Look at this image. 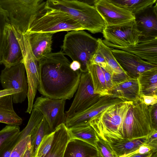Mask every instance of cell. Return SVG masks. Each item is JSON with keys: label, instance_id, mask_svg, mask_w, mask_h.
<instances>
[{"label": "cell", "instance_id": "obj_8", "mask_svg": "<svg viewBox=\"0 0 157 157\" xmlns=\"http://www.w3.org/2000/svg\"><path fill=\"white\" fill-rule=\"evenodd\" d=\"M14 31L20 46L28 84L27 95L28 106L26 112L30 114L39 83L38 61L33 53L29 42L28 35L16 29Z\"/></svg>", "mask_w": 157, "mask_h": 157}, {"label": "cell", "instance_id": "obj_11", "mask_svg": "<svg viewBox=\"0 0 157 157\" xmlns=\"http://www.w3.org/2000/svg\"><path fill=\"white\" fill-rule=\"evenodd\" d=\"M102 33L105 40L120 46L127 47L139 43L140 33L135 19L113 25H105Z\"/></svg>", "mask_w": 157, "mask_h": 157}, {"label": "cell", "instance_id": "obj_14", "mask_svg": "<svg viewBox=\"0 0 157 157\" xmlns=\"http://www.w3.org/2000/svg\"><path fill=\"white\" fill-rule=\"evenodd\" d=\"M123 102L121 99L110 94L101 95L95 103L83 112L66 120L65 124L68 128L89 124L90 121L107 108Z\"/></svg>", "mask_w": 157, "mask_h": 157}, {"label": "cell", "instance_id": "obj_33", "mask_svg": "<svg viewBox=\"0 0 157 157\" xmlns=\"http://www.w3.org/2000/svg\"><path fill=\"white\" fill-rule=\"evenodd\" d=\"M54 134V131L44 137L38 147L35 157H46L51 148Z\"/></svg>", "mask_w": 157, "mask_h": 157}, {"label": "cell", "instance_id": "obj_38", "mask_svg": "<svg viewBox=\"0 0 157 157\" xmlns=\"http://www.w3.org/2000/svg\"><path fill=\"white\" fill-rule=\"evenodd\" d=\"M91 64L97 65L103 68H105L108 65L104 57L98 50L92 58Z\"/></svg>", "mask_w": 157, "mask_h": 157}, {"label": "cell", "instance_id": "obj_6", "mask_svg": "<svg viewBox=\"0 0 157 157\" xmlns=\"http://www.w3.org/2000/svg\"><path fill=\"white\" fill-rule=\"evenodd\" d=\"M123 129L124 138L128 139L147 138L155 130L150 105L145 104L140 98L132 102L125 119Z\"/></svg>", "mask_w": 157, "mask_h": 157}, {"label": "cell", "instance_id": "obj_35", "mask_svg": "<svg viewBox=\"0 0 157 157\" xmlns=\"http://www.w3.org/2000/svg\"><path fill=\"white\" fill-rule=\"evenodd\" d=\"M30 140V136L29 135L18 141L12 149L10 157H23Z\"/></svg>", "mask_w": 157, "mask_h": 157}, {"label": "cell", "instance_id": "obj_46", "mask_svg": "<svg viewBox=\"0 0 157 157\" xmlns=\"http://www.w3.org/2000/svg\"><path fill=\"white\" fill-rule=\"evenodd\" d=\"M84 2L87 3V4L91 5L94 6L95 3L98 0H79Z\"/></svg>", "mask_w": 157, "mask_h": 157}, {"label": "cell", "instance_id": "obj_13", "mask_svg": "<svg viewBox=\"0 0 157 157\" xmlns=\"http://www.w3.org/2000/svg\"><path fill=\"white\" fill-rule=\"evenodd\" d=\"M23 62L22 54L14 31L8 23L5 29L0 56V63L9 67Z\"/></svg>", "mask_w": 157, "mask_h": 157}, {"label": "cell", "instance_id": "obj_41", "mask_svg": "<svg viewBox=\"0 0 157 157\" xmlns=\"http://www.w3.org/2000/svg\"><path fill=\"white\" fill-rule=\"evenodd\" d=\"M144 103L147 105H153L157 103V95H140V97Z\"/></svg>", "mask_w": 157, "mask_h": 157}, {"label": "cell", "instance_id": "obj_24", "mask_svg": "<svg viewBox=\"0 0 157 157\" xmlns=\"http://www.w3.org/2000/svg\"><path fill=\"white\" fill-rule=\"evenodd\" d=\"M147 137L124 139L110 143L116 157H129L145 142Z\"/></svg>", "mask_w": 157, "mask_h": 157}, {"label": "cell", "instance_id": "obj_17", "mask_svg": "<svg viewBox=\"0 0 157 157\" xmlns=\"http://www.w3.org/2000/svg\"><path fill=\"white\" fill-rule=\"evenodd\" d=\"M94 6L105 25H113L135 19L134 14L107 0H98Z\"/></svg>", "mask_w": 157, "mask_h": 157}, {"label": "cell", "instance_id": "obj_37", "mask_svg": "<svg viewBox=\"0 0 157 157\" xmlns=\"http://www.w3.org/2000/svg\"><path fill=\"white\" fill-rule=\"evenodd\" d=\"M101 68L104 74L106 83L109 92V91L112 88L114 85L113 79V72L112 68L108 65L105 68L101 67Z\"/></svg>", "mask_w": 157, "mask_h": 157}, {"label": "cell", "instance_id": "obj_10", "mask_svg": "<svg viewBox=\"0 0 157 157\" xmlns=\"http://www.w3.org/2000/svg\"><path fill=\"white\" fill-rule=\"evenodd\" d=\"M100 96L94 93L93 81L89 72L81 73L75 97L69 109L65 113L66 120L90 107L98 101Z\"/></svg>", "mask_w": 157, "mask_h": 157}, {"label": "cell", "instance_id": "obj_26", "mask_svg": "<svg viewBox=\"0 0 157 157\" xmlns=\"http://www.w3.org/2000/svg\"><path fill=\"white\" fill-rule=\"evenodd\" d=\"M68 129L71 139L81 140L97 148L98 136L95 130L89 124L71 127L68 128Z\"/></svg>", "mask_w": 157, "mask_h": 157}, {"label": "cell", "instance_id": "obj_25", "mask_svg": "<svg viewBox=\"0 0 157 157\" xmlns=\"http://www.w3.org/2000/svg\"><path fill=\"white\" fill-rule=\"evenodd\" d=\"M137 79L140 95H157V67L143 72Z\"/></svg>", "mask_w": 157, "mask_h": 157}, {"label": "cell", "instance_id": "obj_32", "mask_svg": "<svg viewBox=\"0 0 157 157\" xmlns=\"http://www.w3.org/2000/svg\"><path fill=\"white\" fill-rule=\"evenodd\" d=\"M20 132L19 125H9L0 131V157H2L13 137Z\"/></svg>", "mask_w": 157, "mask_h": 157}, {"label": "cell", "instance_id": "obj_36", "mask_svg": "<svg viewBox=\"0 0 157 157\" xmlns=\"http://www.w3.org/2000/svg\"><path fill=\"white\" fill-rule=\"evenodd\" d=\"M8 23H10L8 13L0 5V56L5 29Z\"/></svg>", "mask_w": 157, "mask_h": 157}, {"label": "cell", "instance_id": "obj_9", "mask_svg": "<svg viewBox=\"0 0 157 157\" xmlns=\"http://www.w3.org/2000/svg\"><path fill=\"white\" fill-rule=\"evenodd\" d=\"M0 81L4 89H13L18 92L12 95L13 102L21 103L25 99L28 84L23 62L10 67H5L0 75Z\"/></svg>", "mask_w": 157, "mask_h": 157}, {"label": "cell", "instance_id": "obj_16", "mask_svg": "<svg viewBox=\"0 0 157 157\" xmlns=\"http://www.w3.org/2000/svg\"><path fill=\"white\" fill-rule=\"evenodd\" d=\"M111 51L123 70L130 77L137 78L143 72L157 66L128 52L111 48Z\"/></svg>", "mask_w": 157, "mask_h": 157}, {"label": "cell", "instance_id": "obj_21", "mask_svg": "<svg viewBox=\"0 0 157 157\" xmlns=\"http://www.w3.org/2000/svg\"><path fill=\"white\" fill-rule=\"evenodd\" d=\"M54 132L52 146L46 157H63L67 144L71 139L68 128L65 124H62Z\"/></svg>", "mask_w": 157, "mask_h": 157}, {"label": "cell", "instance_id": "obj_18", "mask_svg": "<svg viewBox=\"0 0 157 157\" xmlns=\"http://www.w3.org/2000/svg\"><path fill=\"white\" fill-rule=\"evenodd\" d=\"M103 42L111 48L123 50L157 66V38L151 41L138 43L127 47L120 46L104 40Z\"/></svg>", "mask_w": 157, "mask_h": 157}, {"label": "cell", "instance_id": "obj_4", "mask_svg": "<svg viewBox=\"0 0 157 157\" xmlns=\"http://www.w3.org/2000/svg\"><path fill=\"white\" fill-rule=\"evenodd\" d=\"M98 45V39L83 30H73L65 35L61 48L65 55L79 63V70L84 73L88 71Z\"/></svg>", "mask_w": 157, "mask_h": 157}, {"label": "cell", "instance_id": "obj_22", "mask_svg": "<svg viewBox=\"0 0 157 157\" xmlns=\"http://www.w3.org/2000/svg\"><path fill=\"white\" fill-rule=\"evenodd\" d=\"M98 157L97 148L81 140L71 139L68 142L63 157Z\"/></svg>", "mask_w": 157, "mask_h": 157}, {"label": "cell", "instance_id": "obj_7", "mask_svg": "<svg viewBox=\"0 0 157 157\" xmlns=\"http://www.w3.org/2000/svg\"><path fill=\"white\" fill-rule=\"evenodd\" d=\"M40 14L26 33H49L84 30L76 20L68 13L60 10L47 9Z\"/></svg>", "mask_w": 157, "mask_h": 157}, {"label": "cell", "instance_id": "obj_27", "mask_svg": "<svg viewBox=\"0 0 157 157\" xmlns=\"http://www.w3.org/2000/svg\"><path fill=\"white\" fill-rule=\"evenodd\" d=\"M93 81L94 93L101 95L108 94L106 81L101 67L96 64H90L88 67Z\"/></svg>", "mask_w": 157, "mask_h": 157}, {"label": "cell", "instance_id": "obj_3", "mask_svg": "<svg viewBox=\"0 0 157 157\" xmlns=\"http://www.w3.org/2000/svg\"><path fill=\"white\" fill-rule=\"evenodd\" d=\"M56 9L71 16L92 33H102L105 23L94 6L79 0H47L45 10Z\"/></svg>", "mask_w": 157, "mask_h": 157}, {"label": "cell", "instance_id": "obj_20", "mask_svg": "<svg viewBox=\"0 0 157 157\" xmlns=\"http://www.w3.org/2000/svg\"><path fill=\"white\" fill-rule=\"evenodd\" d=\"M27 34L32 50L38 61L52 52L53 33H35Z\"/></svg>", "mask_w": 157, "mask_h": 157}, {"label": "cell", "instance_id": "obj_1", "mask_svg": "<svg viewBox=\"0 0 157 157\" xmlns=\"http://www.w3.org/2000/svg\"><path fill=\"white\" fill-rule=\"evenodd\" d=\"M62 51L51 52L38 61L37 90L43 96L54 99H70L77 90L81 72L73 70Z\"/></svg>", "mask_w": 157, "mask_h": 157}, {"label": "cell", "instance_id": "obj_43", "mask_svg": "<svg viewBox=\"0 0 157 157\" xmlns=\"http://www.w3.org/2000/svg\"><path fill=\"white\" fill-rule=\"evenodd\" d=\"M18 92L17 90L13 89H4L0 90V98L9 95H12Z\"/></svg>", "mask_w": 157, "mask_h": 157}, {"label": "cell", "instance_id": "obj_29", "mask_svg": "<svg viewBox=\"0 0 157 157\" xmlns=\"http://www.w3.org/2000/svg\"><path fill=\"white\" fill-rule=\"evenodd\" d=\"M52 132L44 117L30 135V141L33 148V157H35L38 147L44 137Z\"/></svg>", "mask_w": 157, "mask_h": 157}, {"label": "cell", "instance_id": "obj_28", "mask_svg": "<svg viewBox=\"0 0 157 157\" xmlns=\"http://www.w3.org/2000/svg\"><path fill=\"white\" fill-rule=\"evenodd\" d=\"M134 14L153 6L157 0H107Z\"/></svg>", "mask_w": 157, "mask_h": 157}, {"label": "cell", "instance_id": "obj_19", "mask_svg": "<svg viewBox=\"0 0 157 157\" xmlns=\"http://www.w3.org/2000/svg\"><path fill=\"white\" fill-rule=\"evenodd\" d=\"M108 94L119 98L123 101L133 102L140 97V91L137 78L128 77L114 84Z\"/></svg>", "mask_w": 157, "mask_h": 157}, {"label": "cell", "instance_id": "obj_12", "mask_svg": "<svg viewBox=\"0 0 157 157\" xmlns=\"http://www.w3.org/2000/svg\"><path fill=\"white\" fill-rule=\"evenodd\" d=\"M66 100L54 99L44 96L37 97L33 108L37 109L42 114L52 131L66 120L64 109Z\"/></svg>", "mask_w": 157, "mask_h": 157}, {"label": "cell", "instance_id": "obj_42", "mask_svg": "<svg viewBox=\"0 0 157 157\" xmlns=\"http://www.w3.org/2000/svg\"><path fill=\"white\" fill-rule=\"evenodd\" d=\"M150 152L157 153V149H154L153 148L144 144L141 146L139 148L131 155L136 154H144Z\"/></svg>", "mask_w": 157, "mask_h": 157}, {"label": "cell", "instance_id": "obj_39", "mask_svg": "<svg viewBox=\"0 0 157 157\" xmlns=\"http://www.w3.org/2000/svg\"><path fill=\"white\" fill-rule=\"evenodd\" d=\"M157 130H154L147 138L144 144L157 149Z\"/></svg>", "mask_w": 157, "mask_h": 157}, {"label": "cell", "instance_id": "obj_2", "mask_svg": "<svg viewBox=\"0 0 157 157\" xmlns=\"http://www.w3.org/2000/svg\"><path fill=\"white\" fill-rule=\"evenodd\" d=\"M132 103L123 101L113 105L92 119L89 124L99 137L109 143L124 139V122Z\"/></svg>", "mask_w": 157, "mask_h": 157}, {"label": "cell", "instance_id": "obj_5", "mask_svg": "<svg viewBox=\"0 0 157 157\" xmlns=\"http://www.w3.org/2000/svg\"><path fill=\"white\" fill-rule=\"evenodd\" d=\"M45 3L44 0H0V5L8 13L10 23L24 33L45 11Z\"/></svg>", "mask_w": 157, "mask_h": 157}, {"label": "cell", "instance_id": "obj_30", "mask_svg": "<svg viewBox=\"0 0 157 157\" xmlns=\"http://www.w3.org/2000/svg\"><path fill=\"white\" fill-rule=\"evenodd\" d=\"M98 50L104 57L107 65L112 69L113 74L126 73L115 57L111 51V48L105 44L101 39L98 38Z\"/></svg>", "mask_w": 157, "mask_h": 157}, {"label": "cell", "instance_id": "obj_44", "mask_svg": "<svg viewBox=\"0 0 157 157\" xmlns=\"http://www.w3.org/2000/svg\"><path fill=\"white\" fill-rule=\"evenodd\" d=\"M23 157H33V148L30 140L29 143Z\"/></svg>", "mask_w": 157, "mask_h": 157}, {"label": "cell", "instance_id": "obj_31", "mask_svg": "<svg viewBox=\"0 0 157 157\" xmlns=\"http://www.w3.org/2000/svg\"><path fill=\"white\" fill-rule=\"evenodd\" d=\"M28 123L25 128L17 133L14 141L17 144L21 139L28 136H30L33 130L40 123L44 117L41 112L37 109L33 108Z\"/></svg>", "mask_w": 157, "mask_h": 157}, {"label": "cell", "instance_id": "obj_34", "mask_svg": "<svg viewBox=\"0 0 157 157\" xmlns=\"http://www.w3.org/2000/svg\"><path fill=\"white\" fill-rule=\"evenodd\" d=\"M97 149L98 157H116L109 143L99 136L97 144Z\"/></svg>", "mask_w": 157, "mask_h": 157}, {"label": "cell", "instance_id": "obj_40", "mask_svg": "<svg viewBox=\"0 0 157 157\" xmlns=\"http://www.w3.org/2000/svg\"><path fill=\"white\" fill-rule=\"evenodd\" d=\"M150 106L153 128L157 130V103L150 105Z\"/></svg>", "mask_w": 157, "mask_h": 157}, {"label": "cell", "instance_id": "obj_15", "mask_svg": "<svg viewBox=\"0 0 157 157\" xmlns=\"http://www.w3.org/2000/svg\"><path fill=\"white\" fill-rule=\"evenodd\" d=\"M135 20L140 33L139 43L151 41L157 38V2L135 14Z\"/></svg>", "mask_w": 157, "mask_h": 157}, {"label": "cell", "instance_id": "obj_23", "mask_svg": "<svg viewBox=\"0 0 157 157\" xmlns=\"http://www.w3.org/2000/svg\"><path fill=\"white\" fill-rule=\"evenodd\" d=\"M12 95L0 98V123L11 125H20L23 120L14 109Z\"/></svg>", "mask_w": 157, "mask_h": 157}, {"label": "cell", "instance_id": "obj_45", "mask_svg": "<svg viewBox=\"0 0 157 157\" xmlns=\"http://www.w3.org/2000/svg\"><path fill=\"white\" fill-rule=\"evenodd\" d=\"M70 65L71 67L75 71L79 70L80 65L77 62L73 61V62L71 63Z\"/></svg>", "mask_w": 157, "mask_h": 157}]
</instances>
